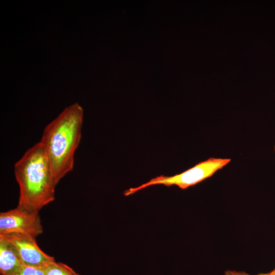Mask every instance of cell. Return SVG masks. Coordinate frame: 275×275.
<instances>
[{"label": "cell", "instance_id": "3", "mask_svg": "<svg viewBox=\"0 0 275 275\" xmlns=\"http://www.w3.org/2000/svg\"><path fill=\"white\" fill-rule=\"evenodd\" d=\"M230 161V158L210 157L180 174L173 176L161 175L152 178L141 186L126 190L124 195H132L143 188L156 184H162L167 186L174 185L181 189H186L211 177Z\"/></svg>", "mask_w": 275, "mask_h": 275}, {"label": "cell", "instance_id": "7", "mask_svg": "<svg viewBox=\"0 0 275 275\" xmlns=\"http://www.w3.org/2000/svg\"><path fill=\"white\" fill-rule=\"evenodd\" d=\"M46 275H80L67 265L54 262L44 268Z\"/></svg>", "mask_w": 275, "mask_h": 275}, {"label": "cell", "instance_id": "9", "mask_svg": "<svg viewBox=\"0 0 275 275\" xmlns=\"http://www.w3.org/2000/svg\"><path fill=\"white\" fill-rule=\"evenodd\" d=\"M224 275H252L244 271H238L235 270H228L225 272ZM255 275H269V273H259Z\"/></svg>", "mask_w": 275, "mask_h": 275}, {"label": "cell", "instance_id": "11", "mask_svg": "<svg viewBox=\"0 0 275 275\" xmlns=\"http://www.w3.org/2000/svg\"><path fill=\"white\" fill-rule=\"evenodd\" d=\"M274 153H275V145H274Z\"/></svg>", "mask_w": 275, "mask_h": 275}, {"label": "cell", "instance_id": "10", "mask_svg": "<svg viewBox=\"0 0 275 275\" xmlns=\"http://www.w3.org/2000/svg\"><path fill=\"white\" fill-rule=\"evenodd\" d=\"M269 275H275V267L274 269L270 272H268Z\"/></svg>", "mask_w": 275, "mask_h": 275}, {"label": "cell", "instance_id": "6", "mask_svg": "<svg viewBox=\"0 0 275 275\" xmlns=\"http://www.w3.org/2000/svg\"><path fill=\"white\" fill-rule=\"evenodd\" d=\"M23 266L12 245L0 236V274L12 275Z\"/></svg>", "mask_w": 275, "mask_h": 275}, {"label": "cell", "instance_id": "2", "mask_svg": "<svg viewBox=\"0 0 275 275\" xmlns=\"http://www.w3.org/2000/svg\"><path fill=\"white\" fill-rule=\"evenodd\" d=\"M14 172L19 187L17 207L39 212L54 201L57 184L40 142L28 149L15 162Z\"/></svg>", "mask_w": 275, "mask_h": 275}, {"label": "cell", "instance_id": "4", "mask_svg": "<svg viewBox=\"0 0 275 275\" xmlns=\"http://www.w3.org/2000/svg\"><path fill=\"white\" fill-rule=\"evenodd\" d=\"M43 229L38 211L18 207L0 213V234H19L37 237Z\"/></svg>", "mask_w": 275, "mask_h": 275}, {"label": "cell", "instance_id": "1", "mask_svg": "<svg viewBox=\"0 0 275 275\" xmlns=\"http://www.w3.org/2000/svg\"><path fill=\"white\" fill-rule=\"evenodd\" d=\"M84 112L77 103L66 107L44 128L40 142L57 185L72 171L74 154L80 142Z\"/></svg>", "mask_w": 275, "mask_h": 275}, {"label": "cell", "instance_id": "8", "mask_svg": "<svg viewBox=\"0 0 275 275\" xmlns=\"http://www.w3.org/2000/svg\"><path fill=\"white\" fill-rule=\"evenodd\" d=\"M12 275H46L44 268L23 265Z\"/></svg>", "mask_w": 275, "mask_h": 275}, {"label": "cell", "instance_id": "5", "mask_svg": "<svg viewBox=\"0 0 275 275\" xmlns=\"http://www.w3.org/2000/svg\"><path fill=\"white\" fill-rule=\"evenodd\" d=\"M13 246L23 265L44 268L56 262L55 259L42 251L36 238L19 234H0Z\"/></svg>", "mask_w": 275, "mask_h": 275}]
</instances>
